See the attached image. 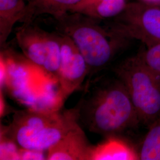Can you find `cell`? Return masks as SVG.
<instances>
[{"instance_id": "obj_1", "label": "cell", "mask_w": 160, "mask_h": 160, "mask_svg": "<svg viewBox=\"0 0 160 160\" xmlns=\"http://www.w3.org/2000/svg\"><path fill=\"white\" fill-rule=\"evenodd\" d=\"M75 107L80 124L104 137L118 135L140 123L131 98L117 77L86 83L85 92Z\"/></svg>"}, {"instance_id": "obj_2", "label": "cell", "mask_w": 160, "mask_h": 160, "mask_svg": "<svg viewBox=\"0 0 160 160\" xmlns=\"http://www.w3.org/2000/svg\"><path fill=\"white\" fill-rule=\"evenodd\" d=\"M58 32L67 35L85 58L92 75L108 67L129 40L115 33L101 20L77 12H68L54 18Z\"/></svg>"}, {"instance_id": "obj_3", "label": "cell", "mask_w": 160, "mask_h": 160, "mask_svg": "<svg viewBox=\"0 0 160 160\" xmlns=\"http://www.w3.org/2000/svg\"><path fill=\"white\" fill-rule=\"evenodd\" d=\"M80 125L75 107L42 112L31 109L16 110L3 130L24 149L48 152L70 131Z\"/></svg>"}, {"instance_id": "obj_4", "label": "cell", "mask_w": 160, "mask_h": 160, "mask_svg": "<svg viewBox=\"0 0 160 160\" xmlns=\"http://www.w3.org/2000/svg\"><path fill=\"white\" fill-rule=\"evenodd\" d=\"M114 73L125 87L140 123L148 127L160 116V71L138 52L119 63Z\"/></svg>"}, {"instance_id": "obj_5", "label": "cell", "mask_w": 160, "mask_h": 160, "mask_svg": "<svg viewBox=\"0 0 160 160\" xmlns=\"http://www.w3.org/2000/svg\"><path fill=\"white\" fill-rule=\"evenodd\" d=\"M47 75L23 54L1 48L0 90L26 109L34 108Z\"/></svg>"}, {"instance_id": "obj_6", "label": "cell", "mask_w": 160, "mask_h": 160, "mask_svg": "<svg viewBox=\"0 0 160 160\" xmlns=\"http://www.w3.org/2000/svg\"><path fill=\"white\" fill-rule=\"evenodd\" d=\"M107 26L121 37L139 40L145 46L160 43V7L139 0L128 2Z\"/></svg>"}, {"instance_id": "obj_7", "label": "cell", "mask_w": 160, "mask_h": 160, "mask_svg": "<svg viewBox=\"0 0 160 160\" xmlns=\"http://www.w3.org/2000/svg\"><path fill=\"white\" fill-rule=\"evenodd\" d=\"M16 39L23 55L32 63L57 79L61 57V38L58 32H47L32 23L23 24L17 29Z\"/></svg>"}, {"instance_id": "obj_8", "label": "cell", "mask_w": 160, "mask_h": 160, "mask_svg": "<svg viewBox=\"0 0 160 160\" xmlns=\"http://www.w3.org/2000/svg\"><path fill=\"white\" fill-rule=\"evenodd\" d=\"M59 33L61 38V57L57 79L63 97L67 99L81 87L88 76L89 67L72 40L67 35Z\"/></svg>"}, {"instance_id": "obj_9", "label": "cell", "mask_w": 160, "mask_h": 160, "mask_svg": "<svg viewBox=\"0 0 160 160\" xmlns=\"http://www.w3.org/2000/svg\"><path fill=\"white\" fill-rule=\"evenodd\" d=\"M92 145L80 125L47 152L48 160H90Z\"/></svg>"}, {"instance_id": "obj_10", "label": "cell", "mask_w": 160, "mask_h": 160, "mask_svg": "<svg viewBox=\"0 0 160 160\" xmlns=\"http://www.w3.org/2000/svg\"><path fill=\"white\" fill-rule=\"evenodd\" d=\"M139 160L138 151L118 135L105 137L102 142L92 145L90 156V160Z\"/></svg>"}, {"instance_id": "obj_11", "label": "cell", "mask_w": 160, "mask_h": 160, "mask_svg": "<svg viewBox=\"0 0 160 160\" xmlns=\"http://www.w3.org/2000/svg\"><path fill=\"white\" fill-rule=\"evenodd\" d=\"M127 0H81L69 12H77L98 20H111L125 9Z\"/></svg>"}, {"instance_id": "obj_12", "label": "cell", "mask_w": 160, "mask_h": 160, "mask_svg": "<svg viewBox=\"0 0 160 160\" xmlns=\"http://www.w3.org/2000/svg\"><path fill=\"white\" fill-rule=\"evenodd\" d=\"M28 12L26 0H0V45L1 48L12 33L14 25L24 23Z\"/></svg>"}, {"instance_id": "obj_13", "label": "cell", "mask_w": 160, "mask_h": 160, "mask_svg": "<svg viewBox=\"0 0 160 160\" xmlns=\"http://www.w3.org/2000/svg\"><path fill=\"white\" fill-rule=\"evenodd\" d=\"M81 0H26L28 12L23 24H30L41 15L48 14L53 18L69 12Z\"/></svg>"}, {"instance_id": "obj_14", "label": "cell", "mask_w": 160, "mask_h": 160, "mask_svg": "<svg viewBox=\"0 0 160 160\" xmlns=\"http://www.w3.org/2000/svg\"><path fill=\"white\" fill-rule=\"evenodd\" d=\"M148 128V131L138 151L139 158L141 160H160V116Z\"/></svg>"}, {"instance_id": "obj_15", "label": "cell", "mask_w": 160, "mask_h": 160, "mask_svg": "<svg viewBox=\"0 0 160 160\" xmlns=\"http://www.w3.org/2000/svg\"><path fill=\"white\" fill-rule=\"evenodd\" d=\"M21 148L12 138L0 129V160H21Z\"/></svg>"}, {"instance_id": "obj_16", "label": "cell", "mask_w": 160, "mask_h": 160, "mask_svg": "<svg viewBox=\"0 0 160 160\" xmlns=\"http://www.w3.org/2000/svg\"><path fill=\"white\" fill-rule=\"evenodd\" d=\"M138 52L149 65L160 71V43L145 46Z\"/></svg>"}, {"instance_id": "obj_17", "label": "cell", "mask_w": 160, "mask_h": 160, "mask_svg": "<svg viewBox=\"0 0 160 160\" xmlns=\"http://www.w3.org/2000/svg\"><path fill=\"white\" fill-rule=\"evenodd\" d=\"M20 159L22 160H47V152L21 148Z\"/></svg>"}, {"instance_id": "obj_18", "label": "cell", "mask_w": 160, "mask_h": 160, "mask_svg": "<svg viewBox=\"0 0 160 160\" xmlns=\"http://www.w3.org/2000/svg\"><path fill=\"white\" fill-rule=\"evenodd\" d=\"M13 109L8 104L4 97V92L0 90V117L1 118L12 112Z\"/></svg>"}, {"instance_id": "obj_19", "label": "cell", "mask_w": 160, "mask_h": 160, "mask_svg": "<svg viewBox=\"0 0 160 160\" xmlns=\"http://www.w3.org/2000/svg\"><path fill=\"white\" fill-rule=\"evenodd\" d=\"M139 1H142L144 2H147L151 3V4H155V3L157 2L158 1H159L160 0H139Z\"/></svg>"}, {"instance_id": "obj_20", "label": "cell", "mask_w": 160, "mask_h": 160, "mask_svg": "<svg viewBox=\"0 0 160 160\" xmlns=\"http://www.w3.org/2000/svg\"><path fill=\"white\" fill-rule=\"evenodd\" d=\"M154 4H155V5H157V6H160V0L159 1H158L157 2H156V3H155Z\"/></svg>"}, {"instance_id": "obj_21", "label": "cell", "mask_w": 160, "mask_h": 160, "mask_svg": "<svg viewBox=\"0 0 160 160\" xmlns=\"http://www.w3.org/2000/svg\"></svg>"}]
</instances>
